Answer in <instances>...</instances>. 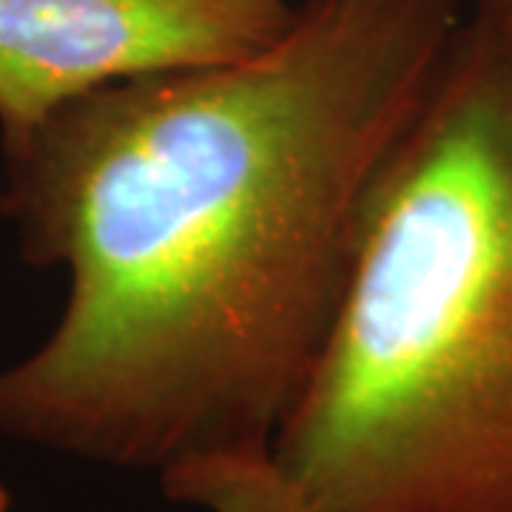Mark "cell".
Listing matches in <instances>:
<instances>
[{
    "instance_id": "1",
    "label": "cell",
    "mask_w": 512,
    "mask_h": 512,
    "mask_svg": "<svg viewBox=\"0 0 512 512\" xmlns=\"http://www.w3.org/2000/svg\"><path fill=\"white\" fill-rule=\"evenodd\" d=\"M461 15L308 0L256 55L97 89L0 137L20 254L69 276L52 333L0 367V433L157 478L271 450Z\"/></svg>"
},
{
    "instance_id": "2",
    "label": "cell",
    "mask_w": 512,
    "mask_h": 512,
    "mask_svg": "<svg viewBox=\"0 0 512 512\" xmlns=\"http://www.w3.org/2000/svg\"><path fill=\"white\" fill-rule=\"evenodd\" d=\"M271 456L305 512H512V26L464 9Z\"/></svg>"
},
{
    "instance_id": "3",
    "label": "cell",
    "mask_w": 512,
    "mask_h": 512,
    "mask_svg": "<svg viewBox=\"0 0 512 512\" xmlns=\"http://www.w3.org/2000/svg\"><path fill=\"white\" fill-rule=\"evenodd\" d=\"M296 12L293 0H0V137L97 89L256 55Z\"/></svg>"
},
{
    "instance_id": "4",
    "label": "cell",
    "mask_w": 512,
    "mask_h": 512,
    "mask_svg": "<svg viewBox=\"0 0 512 512\" xmlns=\"http://www.w3.org/2000/svg\"><path fill=\"white\" fill-rule=\"evenodd\" d=\"M157 481L168 501L202 512H305L299 490L271 450L197 458Z\"/></svg>"
},
{
    "instance_id": "5",
    "label": "cell",
    "mask_w": 512,
    "mask_h": 512,
    "mask_svg": "<svg viewBox=\"0 0 512 512\" xmlns=\"http://www.w3.org/2000/svg\"><path fill=\"white\" fill-rule=\"evenodd\" d=\"M467 9H476L484 15L504 20L512 26V0H467Z\"/></svg>"
},
{
    "instance_id": "6",
    "label": "cell",
    "mask_w": 512,
    "mask_h": 512,
    "mask_svg": "<svg viewBox=\"0 0 512 512\" xmlns=\"http://www.w3.org/2000/svg\"><path fill=\"white\" fill-rule=\"evenodd\" d=\"M0 512H9V490L0 484Z\"/></svg>"
}]
</instances>
